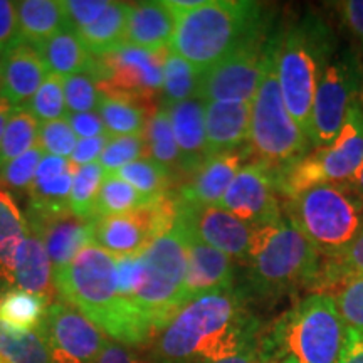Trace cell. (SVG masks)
Segmentation results:
<instances>
[{"label":"cell","instance_id":"cell-12","mask_svg":"<svg viewBox=\"0 0 363 363\" xmlns=\"http://www.w3.org/2000/svg\"><path fill=\"white\" fill-rule=\"evenodd\" d=\"M167 51L153 52L125 43L115 51L94 57L93 76L98 79L103 94L145 103L162 94Z\"/></svg>","mask_w":363,"mask_h":363},{"label":"cell","instance_id":"cell-57","mask_svg":"<svg viewBox=\"0 0 363 363\" xmlns=\"http://www.w3.org/2000/svg\"><path fill=\"white\" fill-rule=\"evenodd\" d=\"M12 111H13V106H11V104L6 101H0V140H2L4 130H6L7 121L9 118H11Z\"/></svg>","mask_w":363,"mask_h":363},{"label":"cell","instance_id":"cell-14","mask_svg":"<svg viewBox=\"0 0 363 363\" xmlns=\"http://www.w3.org/2000/svg\"><path fill=\"white\" fill-rule=\"evenodd\" d=\"M177 207L179 197L172 199L167 194L138 211L101 217L96 224V244L116 257L142 254L158 235L175 224Z\"/></svg>","mask_w":363,"mask_h":363},{"label":"cell","instance_id":"cell-24","mask_svg":"<svg viewBox=\"0 0 363 363\" xmlns=\"http://www.w3.org/2000/svg\"><path fill=\"white\" fill-rule=\"evenodd\" d=\"M177 27V16L167 2L130 4L126 43L162 52L170 49Z\"/></svg>","mask_w":363,"mask_h":363},{"label":"cell","instance_id":"cell-47","mask_svg":"<svg viewBox=\"0 0 363 363\" xmlns=\"http://www.w3.org/2000/svg\"><path fill=\"white\" fill-rule=\"evenodd\" d=\"M116 289L120 296L131 305V299L138 294L145 283V259L142 254L116 257ZM133 306V305H131ZM135 308V306H133Z\"/></svg>","mask_w":363,"mask_h":363},{"label":"cell","instance_id":"cell-44","mask_svg":"<svg viewBox=\"0 0 363 363\" xmlns=\"http://www.w3.org/2000/svg\"><path fill=\"white\" fill-rule=\"evenodd\" d=\"M44 155V150L38 143L29 152L4 163L0 167V185L11 190H29L35 177V170H38Z\"/></svg>","mask_w":363,"mask_h":363},{"label":"cell","instance_id":"cell-40","mask_svg":"<svg viewBox=\"0 0 363 363\" xmlns=\"http://www.w3.org/2000/svg\"><path fill=\"white\" fill-rule=\"evenodd\" d=\"M104 170L98 162L74 169L69 195V212L83 219H98L94 216L99 189L104 180Z\"/></svg>","mask_w":363,"mask_h":363},{"label":"cell","instance_id":"cell-45","mask_svg":"<svg viewBox=\"0 0 363 363\" xmlns=\"http://www.w3.org/2000/svg\"><path fill=\"white\" fill-rule=\"evenodd\" d=\"M350 274H363V230L342 254L326 259L325 264L321 266L320 278H318L315 288L320 289L330 281Z\"/></svg>","mask_w":363,"mask_h":363},{"label":"cell","instance_id":"cell-51","mask_svg":"<svg viewBox=\"0 0 363 363\" xmlns=\"http://www.w3.org/2000/svg\"><path fill=\"white\" fill-rule=\"evenodd\" d=\"M66 121L69 123L71 130L74 131V135L79 136V140L108 135V131L104 128L103 120L101 116L98 115V111L72 113V115H66Z\"/></svg>","mask_w":363,"mask_h":363},{"label":"cell","instance_id":"cell-56","mask_svg":"<svg viewBox=\"0 0 363 363\" xmlns=\"http://www.w3.org/2000/svg\"><path fill=\"white\" fill-rule=\"evenodd\" d=\"M347 184L350 185V189L358 195V197L363 199V162H362V165L358 167L355 175H353L352 179L347 182Z\"/></svg>","mask_w":363,"mask_h":363},{"label":"cell","instance_id":"cell-39","mask_svg":"<svg viewBox=\"0 0 363 363\" xmlns=\"http://www.w3.org/2000/svg\"><path fill=\"white\" fill-rule=\"evenodd\" d=\"M116 175L152 201L165 197L167 190L174 180L169 170H165L148 157L128 163L123 169L118 170Z\"/></svg>","mask_w":363,"mask_h":363},{"label":"cell","instance_id":"cell-43","mask_svg":"<svg viewBox=\"0 0 363 363\" xmlns=\"http://www.w3.org/2000/svg\"><path fill=\"white\" fill-rule=\"evenodd\" d=\"M147 153V143L143 135L130 136H111L110 142L104 147L98 163L104 174H116L131 162L140 160Z\"/></svg>","mask_w":363,"mask_h":363},{"label":"cell","instance_id":"cell-33","mask_svg":"<svg viewBox=\"0 0 363 363\" xmlns=\"http://www.w3.org/2000/svg\"><path fill=\"white\" fill-rule=\"evenodd\" d=\"M0 360L6 363H51L39 330H17L0 321Z\"/></svg>","mask_w":363,"mask_h":363},{"label":"cell","instance_id":"cell-38","mask_svg":"<svg viewBox=\"0 0 363 363\" xmlns=\"http://www.w3.org/2000/svg\"><path fill=\"white\" fill-rule=\"evenodd\" d=\"M39 142V123L29 111L22 108H13L9 118L2 140H0V167L11 162L12 158L29 152Z\"/></svg>","mask_w":363,"mask_h":363},{"label":"cell","instance_id":"cell-4","mask_svg":"<svg viewBox=\"0 0 363 363\" xmlns=\"http://www.w3.org/2000/svg\"><path fill=\"white\" fill-rule=\"evenodd\" d=\"M337 52V35L323 19L308 13L289 26L276 43V71L286 108L306 138L318 81Z\"/></svg>","mask_w":363,"mask_h":363},{"label":"cell","instance_id":"cell-48","mask_svg":"<svg viewBox=\"0 0 363 363\" xmlns=\"http://www.w3.org/2000/svg\"><path fill=\"white\" fill-rule=\"evenodd\" d=\"M110 4V0H61L67 27L74 33L98 21Z\"/></svg>","mask_w":363,"mask_h":363},{"label":"cell","instance_id":"cell-13","mask_svg":"<svg viewBox=\"0 0 363 363\" xmlns=\"http://www.w3.org/2000/svg\"><path fill=\"white\" fill-rule=\"evenodd\" d=\"M269 34L249 40L208 69L202 71L197 98L202 101L252 103L264 71Z\"/></svg>","mask_w":363,"mask_h":363},{"label":"cell","instance_id":"cell-17","mask_svg":"<svg viewBox=\"0 0 363 363\" xmlns=\"http://www.w3.org/2000/svg\"><path fill=\"white\" fill-rule=\"evenodd\" d=\"M177 220L207 246L246 262L254 229L217 206H194L179 199Z\"/></svg>","mask_w":363,"mask_h":363},{"label":"cell","instance_id":"cell-30","mask_svg":"<svg viewBox=\"0 0 363 363\" xmlns=\"http://www.w3.org/2000/svg\"><path fill=\"white\" fill-rule=\"evenodd\" d=\"M145 143H147L148 158L169 170L172 177L182 174V157L177 147L174 130H172L170 118L167 108L160 104L148 118L147 128H145Z\"/></svg>","mask_w":363,"mask_h":363},{"label":"cell","instance_id":"cell-2","mask_svg":"<svg viewBox=\"0 0 363 363\" xmlns=\"http://www.w3.org/2000/svg\"><path fill=\"white\" fill-rule=\"evenodd\" d=\"M115 266L116 256L89 244L66 267L54 271V288L61 301L74 306L115 342L143 345L155 331L120 296Z\"/></svg>","mask_w":363,"mask_h":363},{"label":"cell","instance_id":"cell-10","mask_svg":"<svg viewBox=\"0 0 363 363\" xmlns=\"http://www.w3.org/2000/svg\"><path fill=\"white\" fill-rule=\"evenodd\" d=\"M363 162V93L352 103L333 143L278 172L279 195L296 197L323 184H347Z\"/></svg>","mask_w":363,"mask_h":363},{"label":"cell","instance_id":"cell-59","mask_svg":"<svg viewBox=\"0 0 363 363\" xmlns=\"http://www.w3.org/2000/svg\"><path fill=\"white\" fill-rule=\"evenodd\" d=\"M0 101H2V59H0Z\"/></svg>","mask_w":363,"mask_h":363},{"label":"cell","instance_id":"cell-29","mask_svg":"<svg viewBox=\"0 0 363 363\" xmlns=\"http://www.w3.org/2000/svg\"><path fill=\"white\" fill-rule=\"evenodd\" d=\"M130 4L111 2L103 16L93 24L79 29L78 38L94 57L115 51L126 43V24H128Z\"/></svg>","mask_w":363,"mask_h":363},{"label":"cell","instance_id":"cell-55","mask_svg":"<svg viewBox=\"0 0 363 363\" xmlns=\"http://www.w3.org/2000/svg\"><path fill=\"white\" fill-rule=\"evenodd\" d=\"M212 363H271V362L267 360L266 353H264V350H262L261 342H259L256 347L249 348V350H244V352L238 353V355L222 358V360H217Z\"/></svg>","mask_w":363,"mask_h":363},{"label":"cell","instance_id":"cell-49","mask_svg":"<svg viewBox=\"0 0 363 363\" xmlns=\"http://www.w3.org/2000/svg\"><path fill=\"white\" fill-rule=\"evenodd\" d=\"M19 21H17V4L0 0V56L21 44Z\"/></svg>","mask_w":363,"mask_h":363},{"label":"cell","instance_id":"cell-42","mask_svg":"<svg viewBox=\"0 0 363 363\" xmlns=\"http://www.w3.org/2000/svg\"><path fill=\"white\" fill-rule=\"evenodd\" d=\"M65 99L67 115L72 113L96 111L101 101L103 91L98 79L89 72H78L65 78Z\"/></svg>","mask_w":363,"mask_h":363},{"label":"cell","instance_id":"cell-21","mask_svg":"<svg viewBox=\"0 0 363 363\" xmlns=\"http://www.w3.org/2000/svg\"><path fill=\"white\" fill-rule=\"evenodd\" d=\"M2 101L22 108L49 76L34 45L21 43L2 57Z\"/></svg>","mask_w":363,"mask_h":363},{"label":"cell","instance_id":"cell-60","mask_svg":"<svg viewBox=\"0 0 363 363\" xmlns=\"http://www.w3.org/2000/svg\"><path fill=\"white\" fill-rule=\"evenodd\" d=\"M0 363H6V362H2V360H0Z\"/></svg>","mask_w":363,"mask_h":363},{"label":"cell","instance_id":"cell-15","mask_svg":"<svg viewBox=\"0 0 363 363\" xmlns=\"http://www.w3.org/2000/svg\"><path fill=\"white\" fill-rule=\"evenodd\" d=\"M38 330L51 363H96L108 342L101 328L66 301L51 303Z\"/></svg>","mask_w":363,"mask_h":363},{"label":"cell","instance_id":"cell-5","mask_svg":"<svg viewBox=\"0 0 363 363\" xmlns=\"http://www.w3.org/2000/svg\"><path fill=\"white\" fill-rule=\"evenodd\" d=\"M244 264L252 293L266 299L315 286L323 266L320 252L284 216L254 229Z\"/></svg>","mask_w":363,"mask_h":363},{"label":"cell","instance_id":"cell-25","mask_svg":"<svg viewBox=\"0 0 363 363\" xmlns=\"http://www.w3.org/2000/svg\"><path fill=\"white\" fill-rule=\"evenodd\" d=\"M13 289L52 299L54 267L43 240L29 230L13 259Z\"/></svg>","mask_w":363,"mask_h":363},{"label":"cell","instance_id":"cell-58","mask_svg":"<svg viewBox=\"0 0 363 363\" xmlns=\"http://www.w3.org/2000/svg\"><path fill=\"white\" fill-rule=\"evenodd\" d=\"M272 363H298V362L294 360V358H291V357H286V358H281V360L272 362Z\"/></svg>","mask_w":363,"mask_h":363},{"label":"cell","instance_id":"cell-22","mask_svg":"<svg viewBox=\"0 0 363 363\" xmlns=\"http://www.w3.org/2000/svg\"><path fill=\"white\" fill-rule=\"evenodd\" d=\"M165 106V104H163ZM182 157V174H194L207 158L206 101L194 98L165 106Z\"/></svg>","mask_w":363,"mask_h":363},{"label":"cell","instance_id":"cell-19","mask_svg":"<svg viewBox=\"0 0 363 363\" xmlns=\"http://www.w3.org/2000/svg\"><path fill=\"white\" fill-rule=\"evenodd\" d=\"M185 233H187V272L184 283L185 305L195 298L233 288L234 259L207 246L190 230L185 229Z\"/></svg>","mask_w":363,"mask_h":363},{"label":"cell","instance_id":"cell-1","mask_svg":"<svg viewBox=\"0 0 363 363\" xmlns=\"http://www.w3.org/2000/svg\"><path fill=\"white\" fill-rule=\"evenodd\" d=\"M261 323L234 288L195 298L157 335L153 363H212L261 342Z\"/></svg>","mask_w":363,"mask_h":363},{"label":"cell","instance_id":"cell-53","mask_svg":"<svg viewBox=\"0 0 363 363\" xmlns=\"http://www.w3.org/2000/svg\"><path fill=\"white\" fill-rule=\"evenodd\" d=\"M96 363H143V362L130 350L128 345H123L120 342H110V340H108L101 353H99Z\"/></svg>","mask_w":363,"mask_h":363},{"label":"cell","instance_id":"cell-32","mask_svg":"<svg viewBox=\"0 0 363 363\" xmlns=\"http://www.w3.org/2000/svg\"><path fill=\"white\" fill-rule=\"evenodd\" d=\"M51 305L43 294L11 289L0 296V321L17 330H38Z\"/></svg>","mask_w":363,"mask_h":363},{"label":"cell","instance_id":"cell-50","mask_svg":"<svg viewBox=\"0 0 363 363\" xmlns=\"http://www.w3.org/2000/svg\"><path fill=\"white\" fill-rule=\"evenodd\" d=\"M110 135H101V136H93V138H81L76 143L74 152L69 157L71 163L74 167L88 165V163H94L99 160L104 147L110 142Z\"/></svg>","mask_w":363,"mask_h":363},{"label":"cell","instance_id":"cell-26","mask_svg":"<svg viewBox=\"0 0 363 363\" xmlns=\"http://www.w3.org/2000/svg\"><path fill=\"white\" fill-rule=\"evenodd\" d=\"M39 57L43 59L49 74L66 76L89 72L93 74L94 56L81 43L78 34L71 29H62L44 43L34 45Z\"/></svg>","mask_w":363,"mask_h":363},{"label":"cell","instance_id":"cell-20","mask_svg":"<svg viewBox=\"0 0 363 363\" xmlns=\"http://www.w3.org/2000/svg\"><path fill=\"white\" fill-rule=\"evenodd\" d=\"M249 155L251 150L247 147L206 158L182 185L179 199L194 206H219L234 177L246 165Z\"/></svg>","mask_w":363,"mask_h":363},{"label":"cell","instance_id":"cell-37","mask_svg":"<svg viewBox=\"0 0 363 363\" xmlns=\"http://www.w3.org/2000/svg\"><path fill=\"white\" fill-rule=\"evenodd\" d=\"M72 165L62 174L48 177V179H34L29 187V211L40 214H59L69 211V195L74 177Z\"/></svg>","mask_w":363,"mask_h":363},{"label":"cell","instance_id":"cell-3","mask_svg":"<svg viewBox=\"0 0 363 363\" xmlns=\"http://www.w3.org/2000/svg\"><path fill=\"white\" fill-rule=\"evenodd\" d=\"M174 12L177 27L170 51L199 71L208 69L240 45L267 34L266 9L259 2L206 0L190 11Z\"/></svg>","mask_w":363,"mask_h":363},{"label":"cell","instance_id":"cell-54","mask_svg":"<svg viewBox=\"0 0 363 363\" xmlns=\"http://www.w3.org/2000/svg\"><path fill=\"white\" fill-rule=\"evenodd\" d=\"M338 363H363V335L348 330L347 345Z\"/></svg>","mask_w":363,"mask_h":363},{"label":"cell","instance_id":"cell-41","mask_svg":"<svg viewBox=\"0 0 363 363\" xmlns=\"http://www.w3.org/2000/svg\"><path fill=\"white\" fill-rule=\"evenodd\" d=\"M65 78L62 76L49 74L30 101L26 104V110L33 115L38 123H49V121L62 120L66 111L65 99Z\"/></svg>","mask_w":363,"mask_h":363},{"label":"cell","instance_id":"cell-23","mask_svg":"<svg viewBox=\"0 0 363 363\" xmlns=\"http://www.w3.org/2000/svg\"><path fill=\"white\" fill-rule=\"evenodd\" d=\"M249 123L251 103H206L207 158L247 145Z\"/></svg>","mask_w":363,"mask_h":363},{"label":"cell","instance_id":"cell-31","mask_svg":"<svg viewBox=\"0 0 363 363\" xmlns=\"http://www.w3.org/2000/svg\"><path fill=\"white\" fill-rule=\"evenodd\" d=\"M104 128L110 136L143 135L148 123V111L142 103L123 96L103 94L98 106Z\"/></svg>","mask_w":363,"mask_h":363},{"label":"cell","instance_id":"cell-28","mask_svg":"<svg viewBox=\"0 0 363 363\" xmlns=\"http://www.w3.org/2000/svg\"><path fill=\"white\" fill-rule=\"evenodd\" d=\"M29 225L7 190L0 189V288L13 289V259Z\"/></svg>","mask_w":363,"mask_h":363},{"label":"cell","instance_id":"cell-6","mask_svg":"<svg viewBox=\"0 0 363 363\" xmlns=\"http://www.w3.org/2000/svg\"><path fill=\"white\" fill-rule=\"evenodd\" d=\"M347 338L348 328L333 298L313 293L272 325L261 347L271 363L286 357L298 363H338Z\"/></svg>","mask_w":363,"mask_h":363},{"label":"cell","instance_id":"cell-52","mask_svg":"<svg viewBox=\"0 0 363 363\" xmlns=\"http://www.w3.org/2000/svg\"><path fill=\"white\" fill-rule=\"evenodd\" d=\"M340 12L345 26L350 29L363 51V0H347L340 4Z\"/></svg>","mask_w":363,"mask_h":363},{"label":"cell","instance_id":"cell-9","mask_svg":"<svg viewBox=\"0 0 363 363\" xmlns=\"http://www.w3.org/2000/svg\"><path fill=\"white\" fill-rule=\"evenodd\" d=\"M145 283L131 305L155 335L169 325L184 303L187 272V233L179 220L143 251Z\"/></svg>","mask_w":363,"mask_h":363},{"label":"cell","instance_id":"cell-8","mask_svg":"<svg viewBox=\"0 0 363 363\" xmlns=\"http://www.w3.org/2000/svg\"><path fill=\"white\" fill-rule=\"evenodd\" d=\"M276 43L278 35L269 39L264 71L251 103L247 145L257 160L279 172L305 158L313 147L286 108L276 71Z\"/></svg>","mask_w":363,"mask_h":363},{"label":"cell","instance_id":"cell-16","mask_svg":"<svg viewBox=\"0 0 363 363\" xmlns=\"http://www.w3.org/2000/svg\"><path fill=\"white\" fill-rule=\"evenodd\" d=\"M278 195V170L254 160L238 172L217 207L257 229L283 217Z\"/></svg>","mask_w":363,"mask_h":363},{"label":"cell","instance_id":"cell-36","mask_svg":"<svg viewBox=\"0 0 363 363\" xmlns=\"http://www.w3.org/2000/svg\"><path fill=\"white\" fill-rule=\"evenodd\" d=\"M153 202L157 201L145 197L116 174H108L104 175L101 189H99L94 216L101 219V217L128 214V212L138 211Z\"/></svg>","mask_w":363,"mask_h":363},{"label":"cell","instance_id":"cell-7","mask_svg":"<svg viewBox=\"0 0 363 363\" xmlns=\"http://www.w3.org/2000/svg\"><path fill=\"white\" fill-rule=\"evenodd\" d=\"M283 216L321 257L342 254L363 230V199L348 184H323L286 199Z\"/></svg>","mask_w":363,"mask_h":363},{"label":"cell","instance_id":"cell-11","mask_svg":"<svg viewBox=\"0 0 363 363\" xmlns=\"http://www.w3.org/2000/svg\"><path fill=\"white\" fill-rule=\"evenodd\" d=\"M363 93V62L352 49L335 52L318 81L311 113L313 148L333 143L352 103Z\"/></svg>","mask_w":363,"mask_h":363},{"label":"cell","instance_id":"cell-34","mask_svg":"<svg viewBox=\"0 0 363 363\" xmlns=\"http://www.w3.org/2000/svg\"><path fill=\"white\" fill-rule=\"evenodd\" d=\"M201 74L202 71L169 49L163 59L162 104L169 106L197 98Z\"/></svg>","mask_w":363,"mask_h":363},{"label":"cell","instance_id":"cell-46","mask_svg":"<svg viewBox=\"0 0 363 363\" xmlns=\"http://www.w3.org/2000/svg\"><path fill=\"white\" fill-rule=\"evenodd\" d=\"M39 147L44 150V153L54 157L69 158L74 152L78 136L71 130L67 121L62 120L49 121V123L39 125Z\"/></svg>","mask_w":363,"mask_h":363},{"label":"cell","instance_id":"cell-18","mask_svg":"<svg viewBox=\"0 0 363 363\" xmlns=\"http://www.w3.org/2000/svg\"><path fill=\"white\" fill-rule=\"evenodd\" d=\"M33 234L43 240L54 271L62 269L89 244H96L98 219H83L69 211L40 214L29 211L26 217Z\"/></svg>","mask_w":363,"mask_h":363},{"label":"cell","instance_id":"cell-35","mask_svg":"<svg viewBox=\"0 0 363 363\" xmlns=\"http://www.w3.org/2000/svg\"><path fill=\"white\" fill-rule=\"evenodd\" d=\"M321 291L333 298L345 326L363 335V274L343 276L321 286Z\"/></svg>","mask_w":363,"mask_h":363},{"label":"cell","instance_id":"cell-27","mask_svg":"<svg viewBox=\"0 0 363 363\" xmlns=\"http://www.w3.org/2000/svg\"><path fill=\"white\" fill-rule=\"evenodd\" d=\"M16 4L22 43L38 45L59 30L69 29L61 0H22Z\"/></svg>","mask_w":363,"mask_h":363}]
</instances>
